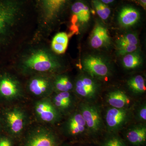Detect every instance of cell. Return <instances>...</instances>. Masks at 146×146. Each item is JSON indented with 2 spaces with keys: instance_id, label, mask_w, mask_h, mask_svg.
Segmentation results:
<instances>
[{
  "instance_id": "cell-20",
  "label": "cell",
  "mask_w": 146,
  "mask_h": 146,
  "mask_svg": "<svg viewBox=\"0 0 146 146\" xmlns=\"http://www.w3.org/2000/svg\"><path fill=\"white\" fill-rule=\"evenodd\" d=\"M54 91L57 92H68L73 89L74 84L68 76L60 75L53 79Z\"/></svg>"
},
{
  "instance_id": "cell-27",
  "label": "cell",
  "mask_w": 146,
  "mask_h": 146,
  "mask_svg": "<svg viewBox=\"0 0 146 146\" xmlns=\"http://www.w3.org/2000/svg\"><path fill=\"white\" fill-rule=\"evenodd\" d=\"M138 46L135 45H127L118 47V53L121 55L124 56L128 54L134 52L137 49Z\"/></svg>"
},
{
  "instance_id": "cell-19",
  "label": "cell",
  "mask_w": 146,
  "mask_h": 146,
  "mask_svg": "<svg viewBox=\"0 0 146 146\" xmlns=\"http://www.w3.org/2000/svg\"><path fill=\"white\" fill-rule=\"evenodd\" d=\"M73 14L76 16L78 22L81 23H87L90 18V12L88 7L81 2L73 4L71 7Z\"/></svg>"
},
{
  "instance_id": "cell-6",
  "label": "cell",
  "mask_w": 146,
  "mask_h": 146,
  "mask_svg": "<svg viewBox=\"0 0 146 146\" xmlns=\"http://www.w3.org/2000/svg\"><path fill=\"white\" fill-rule=\"evenodd\" d=\"M69 0H39L41 10V25L49 29Z\"/></svg>"
},
{
  "instance_id": "cell-32",
  "label": "cell",
  "mask_w": 146,
  "mask_h": 146,
  "mask_svg": "<svg viewBox=\"0 0 146 146\" xmlns=\"http://www.w3.org/2000/svg\"><path fill=\"white\" fill-rule=\"evenodd\" d=\"M100 1L105 4H108L111 3L113 2L115 0H100Z\"/></svg>"
},
{
  "instance_id": "cell-2",
  "label": "cell",
  "mask_w": 146,
  "mask_h": 146,
  "mask_svg": "<svg viewBox=\"0 0 146 146\" xmlns=\"http://www.w3.org/2000/svg\"><path fill=\"white\" fill-rule=\"evenodd\" d=\"M21 13V4L17 0H0V46L11 36Z\"/></svg>"
},
{
  "instance_id": "cell-4",
  "label": "cell",
  "mask_w": 146,
  "mask_h": 146,
  "mask_svg": "<svg viewBox=\"0 0 146 146\" xmlns=\"http://www.w3.org/2000/svg\"><path fill=\"white\" fill-rule=\"evenodd\" d=\"M133 112L128 108H110L105 117L106 129L108 133H118L122 130L132 119Z\"/></svg>"
},
{
  "instance_id": "cell-33",
  "label": "cell",
  "mask_w": 146,
  "mask_h": 146,
  "mask_svg": "<svg viewBox=\"0 0 146 146\" xmlns=\"http://www.w3.org/2000/svg\"><path fill=\"white\" fill-rule=\"evenodd\" d=\"M63 146H69L68 145H64Z\"/></svg>"
},
{
  "instance_id": "cell-31",
  "label": "cell",
  "mask_w": 146,
  "mask_h": 146,
  "mask_svg": "<svg viewBox=\"0 0 146 146\" xmlns=\"http://www.w3.org/2000/svg\"><path fill=\"white\" fill-rule=\"evenodd\" d=\"M139 2H140V3H141V5L145 9L146 7V0H139Z\"/></svg>"
},
{
  "instance_id": "cell-29",
  "label": "cell",
  "mask_w": 146,
  "mask_h": 146,
  "mask_svg": "<svg viewBox=\"0 0 146 146\" xmlns=\"http://www.w3.org/2000/svg\"><path fill=\"white\" fill-rule=\"evenodd\" d=\"M67 46L60 44L54 42H52L51 48L53 51L54 52L57 54H62L66 51Z\"/></svg>"
},
{
  "instance_id": "cell-12",
  "label": "cell",
  "mask_w": 146,
  "mask_h": 146,
  "mask_svg": "<svg viewBox=\"0 0 146 146\" xmlns=\"http://www.w3.org/2000/svg\"><path fill=\"white\" fill-rule=\"evenodd\" d=\"M57 136L52 131L39 128L31 132L25 146H58Z\"/></svg>"
},
{
  "instance_id": "cell-24",
  "label": "cell",
  "mask_w": 146,
  "mask_h": 146,
  "mask_svg": "<svg viewBox=\"0 0 146 146\" xmlns=\"http://www.w3.org/2000/svg\"><path fill=\"white\" fill-rule=\"evenodd\" d=\"M92 2L100 18L104 20L107 19L111 12L109 7L100 0H92Z\"/></svg>"
},
{
  "instance_id": "cell-17",
  "label": "cell",
  "mask_w": 146,
  "mask_h": 146,
  "mask_svg": "<svg viewBox=\"0 0 146 146\" xmlns=\"http://www.w3.org/2000/svg\"><path fill=\"white\" fill-rule=\"evenodd\" d=\"M110 37L107 30L102 26L95 27L90 39V44L92 48H99L109 43Z\"/></svg>"
},
{
  "instance_id": "cell-8",
  "label": "cell",
  "mask_w": 146,
  "mask_h": 146,
  "mask_svg": "<svg viewBox=\"0 0 146 146\" xmlns=\"http://www.w3.org/2000/svg\"><path fill=\"white\" fill-rule=\"evenodd\" d=\"M83 67L89 75L94 78H103L110 74V66L107 62L96 56L90 55L84 59Z\"/></svg>"
},
{
  "instance_id": "cell-16",
  "label": "cell",
  "mask_w": 146,
  "mask_h": 146,
  "mask_svg": "<svg viewBox=\"0 0 146 146\" xmlns=\"http://www.w3.org/2000/svg\"><path fill=\"white\" fill-rule=\"evenodd\" d=\"M106 101L111 107L117 108H128L131 102L129 97L125 92L120 90L109 92L107 94Z\"/></svg>"
},
{
  "instance_id": "cell-1",
  "label": "cell",
  "mask_w": 146,
  "mask_h": 146,
  "mask_svg": "<svg viewBox=\"0 0 146 146\" xmlns=\"http://www.w3.org/2000/svg\"><path fill=\"white\" fill-rule=\"evenodd\" d=\"M20 68L29 74H48L62 68L59 59L50 50L43 47L34 48L25 53L21 58Z\"/></svg>"
},
{
  "instance_id": "cell-18",
  "label": "cell",
  "mask_w": 146,
  "mask_h": 146,
  "mask_svg": "<svg viewBox=\"0 0 146 146\" xmlns=\"http://www.w3.org/2000/svg\"><path fill=\"white\" fill-rule=\"evenodd\" d=\"M140 16V13L136 9L130 7H126L120 11L119 21L122 26L128 27L137 23Z\"/></svg>"
},
{
  "instance_id": "cell-30",
  "label": "cell",
  "mask_w": 146,
  "mask_h": 146,
  "mask_svg": "<svg viewBox=\"0 0 146 146\" xmlns=\"http://www.w3.org/2000/svg\"><path fill=\"white\" fill-rule=\"evenodd\" d=\"M0 146H12V145L8 138H3L0 139Z\"/></svg>"
},
{
  "instance_id": "cell-15",
  "label": "cell",
  "mask_w": 146,
  "mask_h": 146,
  "mask_svg": "<svg viewBox=\"0 0 146 146\" xmlns=\"http://www.w3.org/2000/svg\"><path fill=\"white\" fill-rule=\"evenodd\" d=\"M52 101L61 114L67 113L72 109L76 103L74 97L70 91L57 92Z\"/></svg>"
},
{
  "instance_id": "cell-3",
  "label": "cell",
  "mask_w": 146,
  "mask_h": 146,
  "mask_svg": "<svg viewBox=\"0 0 146 146\" xmlns=\"http://www.w3.org/2000/svg\"><path fill=\"white\" fill-rule=\"evenodd\" d=\"M78 110L86 123L89 136L96 138L105 130V124L99 106L94 103L82 102L79 106Z\"/></svg>"
},
{
  "instance_id": "cell-28",
  "label": "cell",
  "mask_w": 146,
  "mask_h": 146,
  "mask_svg": "<svg viewBox=\"0 0 146 146\" xmlns=\"http://www.w3.org/2000/svg\"><path fill=\"white\" fill-rule=\"evenodd\" d=\"M52 41L60 44L68 46V36L65 33H57L56 35H55Z\"/></svg>"
},
{
  "instance_id": "cell-13",
  "label": "cell",
  "mask_w": 146,
  "mask_h": 146,
  "mask_svg": "<svg viewBox=\"0 0 146 146\" xmlns=\"http://www.w3.org/2000/svg\"><path fill=\"white\" fill-rule=\"evenodd\" d=\"M7 124L11 133L14 135L20 134L27 123V117L25 112L18 107H14L6 112Z\"/></svg>"
},
{
  "instance_id": "cell-7",
  "label": "cell",
  "mask_w": 146,
  "mask_h": 146,
  "mask_svg": "<svg viewBox=\"0 0 146 146\" xmlns=\"http://www.w3.org/2000/svg\"><path fill=\"white\" fill-rule=\"evenodd\" d=\"M34 109L36 117L44 122L55 123L61 119V113L48 99H43L36 102Z\"/></svg>"
},
{
  "instance_id": "cell-5",
  "label": "cell",
  "mask_w": 146,
  "mask_h": 146,
  "mask_svg": "<svg viewBox=\"0 0 146 146\" xmlns=\"http://www.w3.org/2000/svg\"><path fill=\"white\" fill-rule=\"evenodd\" d=\"M73 89L76 96L83 102L94 103L99 96L101 86L95 78L81 75L76 80Z\"/></svg>"
},
{
  "instance_id": "cell-14",
  "label": "cell",
  "mask_w": 146,
  "mask_h": 146,
  "mask_svg": "<svg viewBox=\"0 0 146 146\" xmlns=\"http://www.w3.org/2000/svg\"><path fill=\"white\" fill-rule=\"evenodd\" d=\"M125 142L132 146H144L146 143V126L140 123L127 129L125 132Z\"/></svg>"
},
{
  "instance_id": "cell-26",
  "label": "cell",
  "mask_w": 146,
  "mask_h": 146,
  "mask_svg": "<svg viewBox=\"0 0 146 146\" xmlns=\"http://www.w3.org/2000/svg\"><path fill=\"white\" fill-rule=\"evenodd\" d=\"M136 119L141 123H144L146 121V104L145 103L140 105L136 110Z\"/></svg>"
},
{
  "instance_id": "cell-10",
  "label": "cell",
  "mask_w": 146,
  "mask_h": 146,
  "mask_svg": "<svg viewBox=\"0 0 146 146\" xmlns=\"http://www.w3.org/2000/svg\"><path fill=\"white\" fill-rule=\"evenodd\" d=\"M23 94L19 80L14 76L5 74L0 76V96L8 100L17 99Z\"/></svg>"
},
{
  "instance_id": "cell-23",
  "label": "cell",
  "mask_w": 146,
  "mask_h": 146,
  "mask_svg": "<svg viewBox=\"0 0 146 146\" xmlns=\"http://www.w3.org/2000/svg\"><path fill=\"white\" fill-rule=\"evenodd\" d=\"M101 146H128L117 133H108L101 143Z\"/></svg>"
},
{
  "instance_id": "cell-25",
  "label": "cell",
  "mask_w": 146,
  "mask_h": 146,
  "mask_svg": "<svg viewBox=\"0 0 146 146\" xmlns=\"http://www.w3.org/2000/svg\"><path fill=\"white\" fill-rule=\"evenodd\" d=\"M138 40L137 36L133 33H127L121 36L117 41V48L127 45L138 46Z\"/></svg>"
},
{
  "instance_id": "cell-9",
  "label": "cell",
  "mask_w": 146,
  "mask_h": 146,
  "mask_svg": "<svg viewBox=\"0 0 146 146\" xmlns=\"http://www.w3.org/2000/svg\"><path fill=\"white\" fill-rule=\"evenodd\" d=\"M48 74H37L33 76L28 82L29 92L37 97L48 96L54 91L53 79Z\"/></svg>"
},
{
  "instance_id": "cell-11",
  "label": "cell",
  "mask_w": 146,
  "mask_h": 146,
  "mask_svg": "<svg viewBox=\"0 0 146 146\" xmlns=\"http://www.w3.org/2000/svg\"><path fill=\"white\" fill-rule=\"evenodd\" d=\"M64 129L70 137L82 138L89 136L86 123L78 110L70 115L64 123Z\"/></svg>"
},
{
  "instance_id": "cell-21",
  "label": "cell",
  "mask_w": 146,
  "mask_h": 146,
  "mask_svg": "<svg viewBox=\"0 0 146 146\" xmlns=\"http://www.w3.org/2000/svg\"><path fill=\"white\" fill-rule=\"evenodd\" d=\"M129 89L133 94H142L146 91L145 81L141 75H137L129 80L127 82Z\"/></svg>"
},
{
  "instance_id": "cell-22",
  "label": "cell",
  "mask_w": 146,
  "mask_h": 146,
  "mask_svg": "<svg viewBox=\"0 0 146 146\" xmlns=\"http://www.w3.org/2000/svg\"><path fill=\"white\" fill-rule=\"evenodd\" d=\"M142 59L138 53L133 52L124 56L123 58V66L128 70L138 68L142 63Z\"/></svg>"
}]
</instances>
